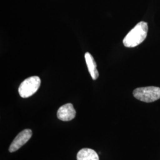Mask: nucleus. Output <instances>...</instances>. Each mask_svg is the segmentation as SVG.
<instances>
[{
  "instance_id": "1",
  "label": "nucleus",
  "mask_w": 160,
  "mask_h": 160,
  "mask_svg": "<svg viewBox=\"0 0 160 160\" xmlns=\"http://www.w3.org/2000/svg\"><path fill=\"white\" fill-rule=\"evenodd\" d=\"M148 24L141 22L128 33L123 40V45L127 48H134L141 44L147 38Z\"/></svg>"
},
{
  "instance_id": "5",
  "label": "nucleus",
  "mask_w": 160,
  "mask_h": 160,
  "mask_svg": "<svg viewBox=\"0 0 160 160\" xmlns=\"http://www.w3.org/2000/svg\"><path fill=\"white\" fill-rule=\"evenodd\" d=\"M76 111L71 103H67L62 106L58 109L57 112L58 118L62 121H70L74 119Z\"/></svg>"
},
{
  "instance_id": "7",
  "label": "nucleus",
  "mask_w": 160,
  "mask_h": 160,
  "mask_svg": "<svg viewBox=\"0 0 160 160\" xmlns=\"http://www.w3.org/2000/svg\"><path fill=\"white\" fill-rule=\"evenodd\" d=\"M77 160H99L97 152L90 148L81 149L77 155Z\"/></svg>"
},
{
  "instance_id": "3",
  "label": "nucleus",
  "mask_w": 160,
  "mask_h": 160,
  "mask_svg": "<svg viewBox=\"0 0 160 160\" xmlns=\"http://www.w3.org/2000/svg\"><path fill=\"white\" fill-rule=\"evenodd\" d=\"M41 84L40 78L38 76L30 77L24 80L18 88L19 94L22 98H28L38 91Z\"/></svg>"
},
{
  "instance_id": "4",
  "label": "nucleus",
  "mask_w": 160,
  "mask_h": 160,
  "mask_svg": "<svg viewBox=\"0 0 160 160\" xmlns=\"http://www.w3.org/2000/svg\"><path fill=\"white\" fill-rule=\"evenodd\" d=\"M32 131L29 129H24L23 131L20 132L12 142L9 148V151L10 152H14L20 148L25 143L28 142L32 137Z\"/></svg>"
},
{
  "instance_id": "2",
  "label": "nucleus",
  "mask_w": 160,
  "mask_h": 160,
  "mask_svg": "<svg viewBox=\"0 0 160 160\" xmlns=\"http://www.w3.org/2000/svg\"><path fill=\"white\" fill-rule=\"evenodd\" d=\"M137 99L146 103L154 102L160 98V88L157 87H145L135 89L133 92Z\"/></svg>"
},
{
  "instance_id": "6",
  "label": "nucleus",
  "mask_w": 160,
  "mask_h": 160,
  "mask_svg": "<svg viewBox=\"0 0 160 160\" xmlns=\"http://www.w3.org/2000/svg\"><path fill=\"white\" fill-rule=\"evenodd\" d=\"M85 59L89 72L92 76V80H96L98 78L99 74L94 58L92 57V56L89 52H87L85 54Z\"/></svg>"
}]
</instances>
